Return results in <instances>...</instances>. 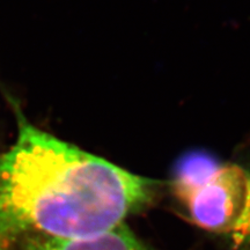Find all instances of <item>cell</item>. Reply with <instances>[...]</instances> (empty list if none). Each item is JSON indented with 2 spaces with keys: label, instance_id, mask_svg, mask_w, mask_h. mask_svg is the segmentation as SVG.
<instances>
[{
  "label": "cell",
  "instance_id": "cell-1",
  "mask_svg": "<svg viewBox=\"0 0 250 250\" xmlns=\"http://www.w3.org/2000/svg\"><path fill=\"white\" fill-rule=\"evenodd\" d=\"M18 121L17 140L0 154V250L28 232L99 235L154 198L156 181L62 142L19 112Z\"/></svg>",
  "mask_w": 250,
  "mask_h": 250
},
{
  "label": "cell",
  "instance_id": "cell-2",
  "mask_svg": "<svg viewBox=\"0 0 250 250\" xmlns=\"http://www.w3.org/2000/svg\"><path fill=\"white\" fill-rule=\"evenodd\" d=\"M196 226L229 236L250 205V170L239 165H220L202 183L173 188Z\"/></svg>",
  "mask_w": 250,
  "mask_h": 250
},
{
  "label": "cell",
  "instance_id": "cell-3",
  "mask_svg": "<svg viewBox=\"0 0 250 250\" xmlns=\"http://www.w3.org/2000/svg\"><path fill=\"white\" fill-rule=\"evenodd\" d=\"M23 250H147L125 225L95 236L54 237L35 235L28 240Z\"/></svg>",
  "mask_w": 250,
  "mask_h": 250
},
{
  "label": "cell",
  "instance_id": "cell-4",
  "mask_svg": "<svg viewBox=\"0 0 250 250\" xmlns=\"http://www.w3.org/2000/svg\"><path fill=\"white\" fill-rule=\"evenodd\" d=\"M229 237L237 248L250 250V205Z\"/></svg>",
  "mask_w": 250,
  "mask_h": 250
}]
</instances>
